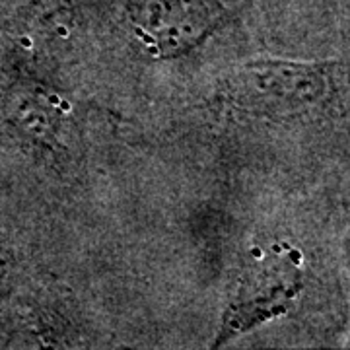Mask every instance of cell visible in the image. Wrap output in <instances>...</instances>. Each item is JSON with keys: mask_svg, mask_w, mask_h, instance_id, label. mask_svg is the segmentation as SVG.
<instances>
[{"mask_svg": "<svg viewBox=\"0 0 350 350\" xmlns=\"http://www.w3.org/2000/svg\"><path fill=\"white\" fill-rule=\"evenodd\" d=\"M335 64L251 59L228 76V94L241 111L259 117H298L325 105L335 88Z\"/></svg>", "mask_w": 350, "mask_h": 350, "instance_id": "6da1fadb", "label": "cell"}, {"mask_svg": "<svg viewBox=\"0 0 350 350\" xmlns=\"http://www.w3.org/2000/svg\"><path fill=\"white\" fill-rule=\"evenodd\" d=\"M218 0H129L126 22L156 59H177L200 47L224 25Z\"/></svg>", "mask_w": 350, "mask_h": 350, "instance_id": "7a4b0ae2", "label": "cell"}, {"mask_svg": "<svg viewBox=\"0 0 350 350\" xmlns=\"http://www.w3.org/2000/svg\"><path fill=\"white\" fill-rule=\"evenodd\" d=\"M300 286L296 284V276L284 280L273 278L267 280V284H259L250 294H239L224 315V323L220 337L216 338V345H224L230 338H236L251 329L259 327L275 319L278 315L286 313V310L296 300Z\"/></svg>", "mask_w": 350, "mask_h": 350, "instance_id": "3957f363", "label": "cell"}, {"mask_svg": "<svg viewBox=\"0 0 350 350\" xmlns=\"http://www.w3.org/2000/svg\"><path fill=\"white\" fill-rule=\"evenodd\" d=\"M12 121L25 138L45 150L63 138L64 109L45 88L25 86L14 92Z\"/></svg>", "mask_w": 350, "mask_h": 350, "instance_id": "277c9868", "label": "cell"}]
</instances>
